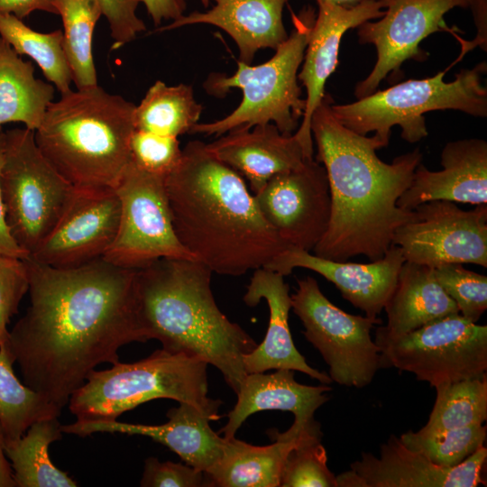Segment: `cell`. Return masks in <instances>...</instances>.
<instances>
[{"mask_svg": "<svg viewBox=\"0 0 487 487\" xmlns=\"http://www.w3.org/2000/svg\"><path fill=\"white\" fill-rule=\"evenodd\" d=\"M30 305L9 331L8 346L25 385L62 409L97 365L148 341L138 306L137 270L103 258L74 268L24 259Z\"/></svg>", "mask_w": 487, "mask_h": 487, "instance_id": "obj_1", "label": "cell"}, {"mask_svg": "<svg viewBox=\"0 0 487 487\" xmlns=\"http://www.w3.org/2000/svg\"><path fill=\"white\" fill-rule=\"evenodd\" d=\"M332 103L325 94L310 124L316 161L326 171L331 197L329 225L313 252L338 262L357 255L376 261L391 245L396 229L414 216L397 201L409 187L422 153L417 148L391 163L382 161L376 151L383 143L374 134L361 135L340 124Z\"/></svg>", "mask_w": 487, "mask_h": 487, "instance_id": "obj_2", "label": "cell"}, {"mask_svg": "<svg viewBox=\"0 0 487 487\" xmlns=\"http://www.w3.org/2000/svg\"><path fill=\"white\" fill-rule=\"evenodd\" d=\"M164 182L179 242L212 272L240 276L266 268L289 248L263 217L243 177L207 143L188 142Z\"/></svg>", "mask_w": 487, "mask_h": 487, "instance_id": "obj_3", "label": "cell"}, {"mask_svg": "<svg viewBox=\"0 0 487 487\" xmlns=\"http://www.w3.org/2000/svg\"><path fill=\"white\" fill-rule=\"evenodd\" d=\"M212 273L202 262L186 259H161L137 270L140 320L148 340L215 366L237 394L247 375L243 358L257 344L217 307Z\"/></svg>", "mask_w": 487, "mask_h": 487, "instance_id": "obj_4", "label": "cell"}, {"mask_svg": "<svg viewBox=\"0 0 487 487\" xmlns=\"http://www.w3.org/2000/svg\"><path fill=\"white\" fill-rule=\"evenodd\" d=\"M135 105L98 85L69 90L48 106L36 143L76 188H115L131 163Z\"/></svg>", "mask_w": 487, "mask_h": 487, "instance_id": "obj_5", "label": "cell"}, {"mask_svg": "<svg viewBox=\"0 0 487 487\" xmlns=\"http://www.w3.org/2000/svg\"><path fill=\"white\" fill-rule=\"evenodd\" d=\"M207 363L164 348L134 363L119 361L90 372L68 405L77 420H115L156 399H170L197 408L211 421L219 419L220 400L208 397Z\"/></svg>", "mask_w": 487, "mask_h": 487, "instance_id": "obj_6", "label": "cell"}, {"mask_svg": "<svg viewBox=\"0 0 487 487\" xmlns=\"http://www.w3.org/2000/svg\"><path fill=\"white\" fill-rule=\"evenodd\" d=\"M293 29L274 55L259 65L237 60L230 76L211 73L204 82L205 90L225 96L232 88L243 93L239 106L226 116L209 123L196 124L189 133L223 135L238 128L273 124L285 134L299 128L306 100L301 97L298 73L301 66L316 11L312 6L299 14L291 12Z\"/></svg>", "mask_w": 487, "mask_h": 487, "instance_id": "obj_7", "label": "cell"}, {"mask_svg": "<svg viewBox=\"0 0 487 487\" xmlns=\"http://www.w3.org/2000/svg\"><path fill=\"white\" fill-rule=\"evenodd\" d=\"M440 71L423 79H409L384 90L357 99L354 103L331 105L336 120L353 132L374 135L386 147L391 128L399 125L401 138L415 143L427 136L424 114L436 110H458L467 115L487 116V87L482 83L485 61L473 69H464L451 82Z\"/></svg>", "mask_w": 487, "mask_h": 487, "instance_id": "obj_8", "label": "cell"}, {"mask_svg": "<svg viewBox=\"0 0 487 487\" xmlns=\"http://www.w3.org/2000/svg\"><path fill=\"white\" fill-rule=\"evenodd\" d=\"M0 190L10 234L28 257L54 228L76 188L39 149L34 131L5 132Z\"/></svg>", "mask_w": 487, "mask_h": 487, "instance_id": "obj_9", "label": "cell"}, {"mask_svg": "<svg viewBox=\"0 0 487 487\" xmlns=\"http://www.w3.org/2000/svg\"><path fill=\"white\" fill-rule=\"evenodd\" d=\"M382 366L413 373L432 387L482 377L487 371V326L460 314L391 336L376 329Z\"/></svg>", "mask_w": 487, "mask_h": 487, "instance_id": "obj_10", "label": "cell"}, {"mask_svg": "<svg viewBox=\"0 0 487 487\" xmlns=\"http://www.w3.org/2000/svg\"><path fill=\"white\" fill-rule=\"evenodd\" d=\"M291 308L302 322L306 339L329 367L332 381L348 387L370 384L382 367L380 350L371 336L378 317L352 315L334 305L311 276L298 280Z\"/></svg>", "mask_w": 487, "mask_h": 487, "instance_id": "obj_11", "label": "cell"}, {"mask_svg": "<svg viewBox=\"0 0 487 487\" xmlns=\"http://www.w3.org/2000/svg\"><path fill=\"white\" fill-rule=\"evenodd\" d=\"M164 178L131 161L115 188L120 201L119 226L103 259L133 270L161 259L196 260L176 234Z\"/></svg>", "mask_w": 487, "mask_h": 487, "instance_id": "obj_12", "label": "cell"}, {"mask_svg": "<svg viewBox=\"0 0 487 487\" xmlns=\"http://www.w3.org/2000/svg\"><path fill=\"white\" fill-rule=\"evenodd\" d=\"M412 211L413 218L392 238L407 262L432 268L446 263L487 267V204L464 210L452 201L432 200Z\"/></svg>", "mask_w": 487, "mask_h": 487, "instance_id": "obj_13", "label": "cell"}, {"mask_svg": "<svg viewBox=\"0 0 487 487\" xmlns=\"http://www.w3.org/2000/svg\"><path fill=\"white\" fill-rule=\"evenodd\" d=\"M456 7L466 8V0H386L381 18L357 27L359 42L373 44L377 60L355 86L354 96L360 99L375 92L382 79L398 76L406 60H426L427 53L419 48L420 42L443 31L445 14Z\"/></svg>", "mask_w": 487, "mask_h": 487, "instance_id": "obj_14", "label": "cell"}, {"mask_svg": "<svg viewBox=\"0 0 487 487\" xmlns=\"http://www.w3.org/2000/svg\"><path fill=\"white\" fill-rule=\"evenodd\" d=\"M253 196L265 220L289 247L313 251L328 228L327 175L314 158L273 176Z\"/></svg>", "mask_w": 487, "mask_h": 487, "instance_id": "obj_15", "label": "cell"}, {"mask_svg": "<svg viewBox=\"0 0 487 487\" xmlns=\"http://www.w3.org/2000/svg\"><path fill=\"white\" fill-rule=\"evenodd\" d=\"M115 188H76L63 215L29 257L55 268L79 267L103 258L119 226Z\"/></svg>", "mask_w": 487, "mask_h": 487, "instance_id": "obj_16", "label": "cell"}, {"mask_svg": "<svg viewBox=\"0 0 487 487\" xmlns=\"http://www.w3.org/2000/svg\"><path fill=\"white\" fill-rule=\"evenodd\" d=\"M487 449L480 447L454 467H443L410 450L391 435L380 455L363 452L350 470L335 476L337 487H476L485 484L481 472Z\"/></svg>", "mask_w": 487, "mask_h": 487, "instance_id": "obj_17", "label": "cell"}, {"mask_svg": "<svg viewBox=\"0 0 487 487\" xmlns=\"http://www.w3.org/2000/svg\"><path fill=\"white\" fill-rule=\"evenodd\" d=\"M317 12L309 32L298 79L306 88V106L301 124L294 133L305 157L313 158L311 117L325 96L327 78L338 64L339 48L344 34L367 21L384 14L386 0H367L354 7L317 2Z\"/></svg>", "mask_w": 487, "mask_h": 487, "instance_id": "obj_18", "label": "cell"}, {"mask_svg": "<svg viewBox=\"0 0 487 487\" xmlns=\"http://www.w3.org/2000/svg\"><path fill=\"white\" fill-rule=\"evenodd\" d=\"M405 262L401 249L393 244L381 259L369 263L328 260L289 247L266 268L282 276L290 274L295 268L313 271L335 284L343 298L366 317H377L392 294Z\"/></svg>", "mask_w": 487, "mask_h": 487, "instance_id": "obj_19", "label": "cell"}, {"mask_svg": "<svg viewBox=\"0 0 487 487\" xmlns=\"http://www.w3.org/2000/svg\"><path fill=\"white\" fill-rule=\"evenodd\" d=\"M293 372L279 369L268 374L248 373L236 394L234 409L227 414V422L219 431L223 437H234L249 416L262 410L289 411L294 415V422L282 433L284 436L322 435L314 413L328 400L326 392L332 389L326 385L300 384Z\"/></svg>", "mask_w": 487, "mask_h": 487, "instance_id": "obj_20", "label": "cell"}, {"mask_svg": "<svg viewBox=\"0 0 487 487\" xmlns=\"http://www.w3.org/2000/svg\"><path fill=\"white\" fill-rule=\"evenodd\" d=\"M161 425H142L115 420H76L61 425L62 433L79 436L94 433H121L152 438L175 452L187 464L203 471L212 469L223 455L225 438L210 427L211 421L194 406L179 402L167 412Z\"/></svg>", "mask_w": 487, "mask_h": 487, "instance_id": "obj_21", "label": "cell"}, {"mask_svg": "<svg viewBox=\"0 0 487 487\" xmlns=\"http://www.w3.org/2000/svg\"><path fill=\"white\" fill-rule=\"evenodd\" d=\"M441 170L432 171L419 163L409 187L397 201L412 210L432 200L473 205L487 204V142L464 139L447 142L440 155Z\"/></svg>", "mask_w": 487, "mask_h": 487, "instance_id": "obj_22", "label": "cell"}, {"mask_svg": "<svg viewBox=\"0 0 487 487\" xmlns=\"http://www.w3.org/2000/svg\"><path fill=\"white\" fill-rule=\"evenodd\" d=\"M246 289L245 304L254 307L264 299L270 311L263 341L243 358L246 373L289 369L306 373L323 384L331 383L330 376L308 365L293 343L289 326L291 298L284 276L267 268H259L254 270Z\"/></svg>", "mask_w": 487, "mask_h": 487, "instance_id": "obj_23", "label": "cell"}, {"mask_svg": "<svg viewBox=\"0 0 487 487\" xmlns=\"http://www.w3.org/2000/svg\"><path fill=\"white\" fill-rule=\"evenodd\" d=\"M207 148L244 177L253 194L273 176L299 167L307 159L295 133H282L271 123L234 129L207 143Z\"/></svg>", "mask_w": 487, "mask_h": 487, "instance_id": "obj_24", "label": "cell"}, {"mask_svg": "<svg viewBox=\"0 0 487 487\" xmlns=\"http://www.w3.org/2000/svg\"><path fill=\"white\" fill-rule=\"evenodd\" d=\"M215 5L205 12H192L156 32H166L183 26L209 24L225 32L235 42L239 59L251 64L262 49L276 50L289 34L283 23V8L287 0H212Z\"/></svg>", "mask_w": 487, "mask_h": 487, "instance_id": "obj_25", "label": "cell"}, {"mask_svg": "<svg viewBox=\"0 0 487 487\" xmlns=\"http://www.w3.org/2000/svg\"><path fill=\"white\" fill-rule=\"evenodd\" d=\"M383 309L387 324L377 330L391 336L459 314L455 301L437 282L434 268L407 261L400 270L394 290Z\"/></svg>", "mask_w": 487, "mask_h": 487, "instance_id": "obj_26", "label": "cell"}, {"mask_svg": "<svg viewBox=\"0 0 487 487\" xmlns=\"http://www.w3.org/2000/svg\"><path fill=\"white\" fill-rule=\"evenodd\" d=\"M268 434L274 442L264 446L225 438L220 460L205 473L208 486L279 487L289 453L303 438L316 436L289 437L274 429Z\"/></svg>", "mask_w": 487, "mask_h": 487, "instance_id": "obj_27", "label": "cell"}, {"mask_svg": "<svg viewBox=\"0 0 487 487\" xmlns=\"http://www.w3.org/2000/svg\"><path fill=\"white\" fill-rule=\"evenodd\" d=\"M54 93L52 84L35 77L32 63L0 37V126L21 123L36 131Z\"/></svg>", "mask_w": 487, "mask_h": 487, "instance_id": "obj_28", "label": "cell"}, {"mask_svg": "<svg viewBox=\"0 0 487 487\" xmlns=\"http://www.w3.org/2000/svg\"><path fill=\"white\" fill-rule=\"evenodd\" d=\"M58 418L33 422L18 439L5 443L16 487H77L78 482L54 465L49 455L51 443L62 437Z\"/></svg>", "mask_w": 487, "mask_h": 487, "instance_id": "obj_29", "label": "cell"}, {"mask_svg": "<svg viewBox=\"0 0 487 487\" xmlns=\"http://www.w3.org/2000/svg\"><path fill=\"white\" fill-rule=\"evenodd\" d=\"M202 106L191 85L169 86L157 80L134 109L135 129L179 137L198 123Z\"/></svg>", "mask_w": 487, "mask_h": 487, "instance_id": "obj_30", "label": "cell"}, {"mask_svg": "<svg viewBox=\"0 0 487 487\" xmlns=\"http://www.w3.org/2000/svg\"><path fill=\"white\" fill-rule=\"evenodd\" d=\"M0 37L19 55L31 58L60 95L71 90L72 73L64 51L62 31L37 32L15 15L0 13Z\"/></svg>", "mask_w": 487, "mask_h": 487, "instance_id": "obj_31", "label": "cell"}, {"mask_svg": "<svg viewBox=\"0 0 487 487\" xmlns=\"http://www.w3.org/2000/svg\"><path fill=\"white\" fill-rule=\"evenodd\" d=\"M63 23V46L77 88L98 85L92 41L102 14L96 0H54Z\"/></svg>", "mask_w": 487, "mask_h": 487, "instance_id": "obj_32", "label": "cell"}, {"mask_svg": "<svg viewBox=\"0 0 487 487\" xmlns=\"http://www.w3.org/2000/svg\"><path fill=\"white\" fill-rule=\"evenodd\" d=\"M14 360L0 349V421L5 443L20 438L35 421L58 418L61 410L16 377Z\"/></svg>", "mask_w": 487, "mask_h": 487, "instance_id": "obj_33", "label": "cell"}, {"mask_svg": "<svg viewBox=\"0 0 487 487\" xmlns=\"http://www.w3.org/2000/svg\"><path fill=\"white\" fill-rule=\"evenodd\" d=\"M436 398L427 424L418 431L430 433L472 425L487 419V376L435 387Z\"/></svg>", "mask_w": 487, "mask_h": 487, "instance_id": "obj_34", "label": "cell"}, {"mask_svg": "<svg viewBox=\"0 0 487 487\" xmlns=\"http://www.w3.org/2000/svg\"><path fill=\"white\" fill-rule=\"evenodd\" d=\"M486 430L482 424L430 433L409 431L400 439L408 448L422 454L432 463L454 467L483 446Z\"/></svg>", "mask_w": 487, "mask_h": 487, "instance_id": "obj_35", "label": "cell"}, {"mask_svg": "<svg viewBox=\"0 0 487 487\" xmlns=\"http://www.w3.org/2000/svg\"><path fill=\"white\" fill-rule=\"evenodd\" d=\"M321 437L307 436L289 453L280 487H337L335 476L326 464V452Z\"/></svg>", "mask_w": 487, "mask_h": 487, "instance_id": "obj_36", "label": "cell"}, {"mask_svg": "<svg viewBox=\"0 0 487 487\" xmlns=\"http://www.w3.org/2000/svg\"><path fill=\"white\" fill-rule=\"evenodd\" d=\"M434 271L437 282L455 301L459 314L476 323L487 309V277L465 269L462 263H446Z\"/></svg>", "mask_w": 487, "mask_h": 487, "instance_id": "obj_37", "label": "cell"}, {"mask_svg": "<svg viewBox=\"0 0 487 487\" xmlns=\"http://www.w3.org/2000/svg\"><path fill=\"white\" fill-rule=\"evenodd\" d=\"M132 162L139 169L166 177L180 161L178 137L135 129L130 141Z\"/></svg>", "mask_w": 487, "mask_h": 487, "instance_id": "obj_38", "label": "cell"}, {"mask_svg": "<svg viewBox=\"0 0 487 487\" xmlns=\"http://www.w3.org/2000/svg\"><path fill=\"white\" fill-rule=\"evenodd\" d=\"M28 289L29 275L24 259L0 253V349L9 353L7 326Z\"/></svg>", "mask_w": 487, "mask_h": 487, "instance_id": "obj_39", "label": "cell"}, {"mask_svg": "<svg viewBox=\"0 0 487 487\" xmlns=\"http://www.w3.org/2000/svg\"><path fill=\"white\" fill-rule=\"evenodd\" d=\"M106 17L113 40L112 50H117L146 31L144 22L137 15L141 0H96Z\"/></svg>", "mask_w": 487, "mask_h": 487, "instance_id": "obj_40", "label": "cell"}, {"mask_svg": "<svg viewBox=\"0 0 487 487\" xmlns=\"http://www.w3.org/2000/svg\"><path fill=\"white\" fill-rule=\"evenodd\" d=\"M142 487H199L208 486L206 474L188 464L170 461L161 462L155 457L145 460Z\"/></svg>", "mask_w": 487, "mask_h": 487, "instance_id": "obj_41", "label": "cell"}, {"mask_svg": "<svg viewBox=\"0 0 487 487\" xmlns=\"http://www.w3.org/2000/svg\"><path fill=\"white\" fill-rule=\"evenodd\" d=\"M156 26L175 21L185 14L188 0H141Z\"/></svg>", "mask_w": 487, "mask_h": 487, "instance_id": "obj_42", "label": "cell"}, {"mask_svg": "<svg viewBox=\"0 0 487 487\" xmlns=\"http://www.w3.org/2000/svg\"><path fill=\"white\" fill-rule=\"evenodd\" d=\"M467 7L472 11L476 28L475 38L463 47L457 60L475 47L487 51V0H466Z\"/></svg>", "mask_w": 487, "mask_h": 487, "instance_id": "obj_43", "label": "cell"}, {"mask_svg": "<svg viewBox=\"0 0 487 487\" xmlns=\"http://www.w3.org/2000/svg\"><path fill=\"white\" fill-rule=\"evenodd\" d=\"M5 132H4L0 126V173L1 169L4 163L5 158ZM0 253L5 255H9L13 257H17L20 259H25L28 257L27 253H24L15 243L12 237L9 228L6 224L4 204L1 197L0 190Z\"/></svg>", "mask_w": 487, "mask_h": 487, "instance_id": "obj_44", "label": "cell"}, {"mask_svg": "<svg viewBox=\"0 0 487 487\" xmlns=\"http://www.w3.org/2000/svg\"><path fill=\"white\" fill-rule=\"evenodd\" d=\"M35 11L57 14L54 0H0V13L23 19Z\"/></svg>", "mask_w": 487, "mask_h": 487, "instance_id": "obj_45", "label": "cell"}, {"mask_svg": "<svg viewBox=\"0 0 487 487\" xmlns=\"http://www.w3.org/2000/svg\"><path fill=\"white\" fill-rule=\"evenodd\" d=\"M0 487H16L11 464L5 455V435L0 421Z\"/></svg>", "mask_w": 487, "mask_h": 487, "instance_id": "obj_46", "label": "cell"}, {"mask_svg": "<svg viewBox=\"0 0 487 487\" xmlns=\"http://www.w3.org/2000/svg\"><path fill=\"white\" fill-rule=\"evenodd\" d=\"M287 1H289V0H287ZM317 3V2H326V3H330V4H334V5H339V6H343V7H347V8H350V7H354L363 2H365L367 0H315Z\"/></svg>", "mask_w": 487, "mask_h": 487, "instance_id": "obj_47", "label": "cell"}, {"mask_svg": "<svg viewBox=\"0 0 487 487\" xmlns=\"http://www.w3.org/2000/svg\"><path fill=\"white\" fill-rule=\"evenodd\" d=\"M200 2L204 7H207L209 5L210 0H200Z\"/></svg>", "mask_w": 487, "mask_h": 487, "instance_id": "obj_48", "label": "cell"}]
</instances>
